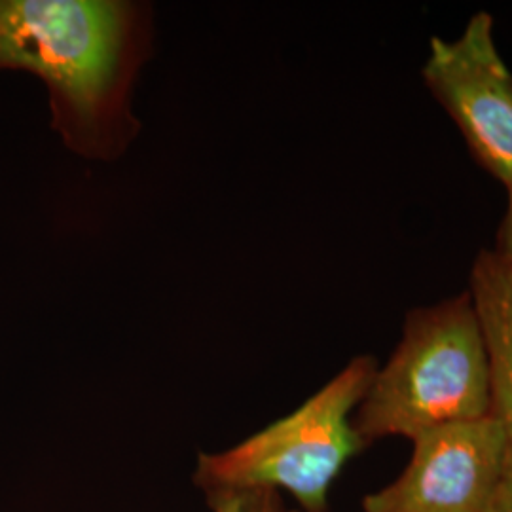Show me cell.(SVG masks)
Here are the masks:
<instances>
[{
  "label": "cell",
  "instance_id": "cell-1",
  "mask_svg": "<svg viewBox=\"0 0 512 512\" xmlns=\"http://www.w3.org/2000/svg\"><path fill=\"white\" fill-rule=\"evenodd\" d=\"M148 50L143 6L118 0H0V71L38 76L52 128L90 160L137 133L129 95Z\"/></svg>",
  "mask_w": 512,
  "mask_h": 512
},
{
  "label": "cell",
  "instance_id": "cell-2",
  "mask_svg": "<svg viewBox=\"0 0 512 512\" xmlns=\"http://www.w3.org/2000/svg\"><path fill=\"white\" fill-rule=\"evenodd\" d=\"M490 414V357L467 291L408 313L397 348L353 414V427L370 446Z\"/></svg>",
  "mask_w": 512,
  "mask_h": 512
},
{
  "label": "cell",
  "instance_id": "cell-3",
  "mask_svg": "<svg viewBox=\"0 0 512 512\" xmlns=\"http://www.w3.org/2000/svg\"><path fill=\"white\" fill-rule=\"evenodd\" d=\"M376 370L374 357L359 355L289 416L228 450L202 452L194 484L203 494L287 492L300 512H329L334 480L368 448L353 427V414Z\"/></svg>",
  "mask_w": 512,
  "mask_h": 512
},
{
  "label": "cell",
  "instance_id": "cell-4",
  "mask_svg": "<svg viewBox=\"0 0 512 512\" xmlns=\"http://www.w3.org/2000/svg\"><path fill=\"white\" fill-rule=\"evenodd\" d=\"M421 76L456 122L476 162L512 183V74L495 46L494 19L478 12L454 40L433 37Z\"/></svg>",
  "mask_w": 512,
  "mask_h": 512
},
{
  "label": "cell",
  "instance_id": "cell-5",
  "mask_svg": "<svg viewBox=\"0 0 512 512\" xmlns=\"http://www.w3.org/2000/svg\"><path fill=\"white\" fill-rule=\"evenodd\" d=\"M403 473L363 499V512H488L505 439L494 416L431 429L412 440Z\"/></svg>",
  "mask_w": 512,
  "mask_h": 512
},
{
  "label": "cell",
  "instance_id": "cell-6",
  "mask_svg": "<svg viewBox=\"0 0 512 512\" xmlns=\"http://www.w3.org/2000/svg\"><path fill=\"white\" fill-rule=\"evenodd\" d=\"M469 293L484 332L492 372V414L505 439L503 471L488 512H512V266L494 251L476 256Z\"/></svg>",
  "mask_w": 512,
  "mask_h": 512
},
{
  "label": "cell",
  "instance_id": "cell-7",
  "mask_svg": "<svg viewBox=\"0 0 512 512\" xmlns=\"http://www.w3.org/2000/svg\"><path fill=\"white\" fill-rule=\"evenodd\" d=\"M203 495L211 512H291L285 507L281 494L270 490H215Z\"/></svg>",
  "mask_w": 512,
  "mask_h": 512
},
{
  "label": "cell",
  "instance_id": "cell-8",
  "mask_svg": "<svg viewBox=\"0 0 512 512\" xmlns=\"http://www.w3.org/2000/svg\"><path fill=\"white\" fill-rule=\"evenodd\" d=\"M507 192H509L507 213H505V219L501 222L499 232H497V245H495L494 253L512 266V183L507 186Z\"/></svg>",
  "mask_w": 512,
  "mask_h": 512
},
{
  "label": "cell",
  "instance_id": "cell-9",
  "mask_svg": "<svg viewBox=\"0 0 512 512\" xmlns=\"http://www.w3.org/2000/svg\"><path fill=\"white\" fill-rule=\"evenodd\" d=\"M291 512H300V511H291Z\"/></svg>",
  "mask_w": 512,
  "mask_h": 512
}]
</instances>
